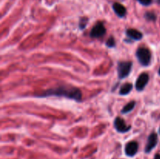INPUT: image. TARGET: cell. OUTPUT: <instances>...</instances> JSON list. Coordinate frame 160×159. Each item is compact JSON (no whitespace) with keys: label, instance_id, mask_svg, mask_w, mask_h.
I'll list each match as a JSON object with an SVG mask.
<instances>
[{"label":"cell","instance_id":"5b68a950","mask_svg":"<svg viewBox=\"0 0 160 159\" xmlns=\"http://www.w3.org/2000/svg\"><path fill=\"white\" fill-rule=\"evenodd\" d=\"M148 80H149V76L148 73H142L140 76L138 77L137 81H136V89L138 91H142L145 89V86L148 83Z\"/></svg>","mask_w":160,"mask_h":159},{"label":"cell","instance_id":"ba28073f","mask_svg":"<svg viewBox=\"0 0 160 159\" xmlns=\"http://www.w3.org/2000/svg\"><path fill=\"white\" fill-rule=\"evenodd\" d=\"M158 143V136L157 134L152 132L149 135L148 138V142H147V144L145 146V153H150L153 149L155 148V147L157 145Z\"/></svg>","mask_w":160,"mask_h":159},{"label":"cell","instance_id":"9a60e30c","mask_svg":"<svg viewBox=\"0 0 160 159\" xmlns=\"http://www.w3.org/2000/svg\"><path fill=\"white\" fill-rule=\"evenodd\" d=\"M145 17L148 20H150V21H155L156 20V16L153 12H146L145 15Z\"/></svg>","mask_w":160,"mask_h":159},{"label":"cell","instance_id":"7c38bea8","mask_svg":"<svg viewBox=\"0 0 160 159\" xmlns=\"http://www.w3.org/2000/svg\"><path fill=\"white\" fill-rule=\"evenodd\" d=\"M135 104H136V102L134 101H130L127 105H125L124 107L123 108L121 112L123 114H126V113H128V112H131V111L134 108V107H135Z\"/></svg>","mask_w":160,"mask_h":159},{"label":"cell","instance_id":"d6986e66","mask_svg":"<svg viewBox=\"0 0 160 159\" xmlns=\"http://www.w3.org/2000/svg\"><path fill=\"white\" fill-rule=\"evenodd\" d=\"M159 132H160V129H159Z\"/></svg>","mask_w":160,"mask_h":159},{"label":"cell","instance_id":"8fae6325","mask_svg":"<svg viewBox=\"0 0 160 159\" xmlns=\"http://www.w3.org/2000/svg\"><path fill=\"white\" fill-rule=\"evenodd\" d=\"M132 88V84H130V83H127V84H124L121 87H120V90L119 93H120V95H127L131 92Z\"/></svg>","mask_w":160,"mask_h":159},{"label":"cell","instance_id":"6da1fadb","mask_svg":"<svg viewBox=\"0 0 160 159\" xmlns=\"http://www.w3.org/2000/svg\"><path fill=\"white\" fill-rule=\"evenodd\" d=\"M38 98H46L49 96L65 97L69 99H73L76 101H81L82 100V93L78 87H70V86H61L56 88L49 89L45 90L41 94L35 95Z\"/></svg>","mask_w":160,"mask_h":159},{"label":"cell","instance_id":"7a4b0ae2","mask_svg":"<svg viewBox=\"0 0 160 159\" xmlns=\"http://www.w3.org/2000/svg\"><path fill=\"white\" fill-rule=\"evenodd\" d=\"M136 56L139 62L144 66H148L151 62V51L146 48H139L136 51Z\"/></svg>","mask_w":160,"mask_h":159},{"label":"cell","instance_id":"30bf717a","mask_svg":"<svg viewBox=\"0 0 160 159\" xmlns=\"http://www.w3.org/2000/svg\"><path fill=\"white\" fill-rule=\"evenodd\" d=\"M127 36L128 37H130L131 39L135 41H139L143 37V34L140 32L139 31H137L135 29H128L126 31Z\"/></svg>","mask_w":160,"mask_h":159},{"label":"cell","instance_id":"8992f818","mask_svg":"<svg viewBox=\"0 0 160 159\" xmlns=\"http://www.w3.org/2000/svg\"><path fill=\"white\" fill-rule=\"evenodd\" d=\"M114 126L119 132H126L131 129V126H128L123 118L117 117L114 121Z\"/></svg>","mask_w":160,"mask_h":159},{"label":"cell","instance_id":"e0dca14e","mask_svg":"<svg viewBox=\"0 0 160 159\" xmlns=\"http://www.w3.org/2000/svg\"><path fill=\"white\" fill-rule=\"evenodd\" d=\"M154 159H160V154H156V155H155Z\"/></svg>","mask_w":160,"mask_h":159},{"label":"cell","instance_id":"ac0fdd59","mask_svg":"<svg viewBox=\"0 0 160 159\" xmlns=\"http://www.w3.org/2000/svg\"><path fill=\"white\" fill-rule=\"evenodd\" d=\"M159 74L160 75V68H159Z\"/></svg>","mask_w":160,"mask_h":159},{"label":"cell","instance_id":"3957f363","mask_svg":"<svg viewBox=\"0 0 160 159\" xmlns=\"http://www.w3.org/2000/svg\"><path fill=\"white\" fill-rule=\"evenodd\" d=\"M132 68V62H120L118 63V76L120 79H123L129 76Z\"/></svg>","mask_w":160,"mask_h":159},{"label":"cell","instance_id":"4fadbf2b","mask_svg":"<svg viewBox=\"0 0 160 159\" xmlns=\"http://www.w3.org/2000/svg\"><path fill=\"white\" fill-rule=\"evenodd\" d=\"M88 22V19L87 17H81L80 19V23H79V28L81 30L84 29L87 26V23Z\"/></svg>","mask_w":160,"mask_h":159},{"label":"cell","instance_id":"5bb4252c","mask_svg":"<svg viewBox=\"0 0 160 159\" xmlns=\"http://www.w3.org/2000/svg\"><path fill=\"white\" fill-rule=\"evenodd\" d=\"M106 46L108 48H114L116 46V41L113 37H110L107 41H106Z\"/></svg>","mask_w":160,"mask_h":159},{"label":"cell","instance_id":"277c9868","mask_svg":"<svg viewBox=\"0 0 160 159\" xmlns=\"http://www.w3.org/2000/svg\"><path fill=\"white\" fill-rule=\"evenodd\" d=\"M106 32V27H105L104 24H103L102 22H99V23H97L96 25L92 28V30L91 31L90 36L92 37H95V38H97V37H102Z\"/></svg>","mask_w":160,"mask_h":159},{"label":"cell","instance_id":"2e32d148","mask_svg":"<svg viewBox=\"0 0 160 159\" xmlns=\"http://www.w3.org/2000/svg\"><path fill=\"white\" fill-rule=\"evenodd\" d=\"M138 1L144 6H149L152 2V0H138Z\"/></svg>","mask_w":160,"mask_h":159},{"label":"cell","instance_id":"9c48e42d","mask_svg":"<svg viewBox=\"0 0 160 159\" xmlns=\"http://www.w3.org/2000/svg\"><path fill=\"white\" fill-rule=\"evenodd\" d=\"M112 9H113L114 12H116L119 17H123L126 16L127 13V9L122 4L118 2H115L112 6Z\"/></svg>","mask_w":160,"mask_h":159},{"label":"cell","instance_id":"52a82bcc","mask_svg":"<svg viewBox=\"0 0 160 159\" xmlns=\"http://www.w3.org/2000/svg\"><path fill=\"white\" fill-rule=\"evenodd\" d=\"M138 150V143L135 141H130L125 146V154L128 157H134Z\"/></svg>","mask_w":160,"mask_h":159}]
</instances>
